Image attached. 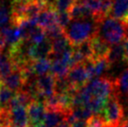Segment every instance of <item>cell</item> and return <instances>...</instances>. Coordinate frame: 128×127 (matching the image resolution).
I'll return each mask as SVG.
<instances>
[{"label": "cell", "instance_id": "obj_11", "mask_svg": "<svg viewBox=\"0 0 128 127\" xmlns=\"http://www.w3.org/2000/svg\"><path fill=\"white\" fill-rule=\"evenodd\" d=\"M71 110H64L63 108L47 110L43 125L45 127H57L64 122L68 120Z\"/></svg>", "mask_w": 128, "mask_h": 127}, {"label": "cell", "instance_id": "obj_14", "mask_svg": "<svg viewBox=\"0 0 128 127\" xmlns=\"http://www.w3.org/2000/svg\"><path fill=\"white\" fill-rule=\"evenodd\" d=\"M24 82L25 76L24 74V71L20 68H15L7 78L1 81L2 84L14 92H20L24 87Z\"/></svg>", "mask_w": 128, "mask_h": 127}, {"label": "cell", "instance_id": "obj_26", "mask_svg": "<svg viewBox=\"0 0 128 127\" xmlns=\"http://www.w3.org/2000/svg\"><path fill=\"white\" fill-rule=\"evenodd\" d=\"M76 2V0H54L52 6L58 12L68 11Z\"/></svg>", "mask_w": 128, "mask_h": 127}, {"label": "cell", "instance_id": "obj_22", "mask_svg": "<svg viewBox=\"0 0 128 127\" xmlns=\"http://www.w3.org/2000/svg\"><path fill=\"white\" fill-rule=\"evenodd\" d=\"M108 60L110 64H116L119 62L124 61V49H122V44H117L110 48V53L108 55Z\"/></svg>", "mask_w": 128, "mask_h": 127}, {"label": "cell", "instance_id": "obj_24", "mask_svg": "<svg viewBox=\"0 0 128 127\" xmlns=\"http://www.w3.org/2000/svg\"><path fill=\"white\" fill-rule=\"evenodd\" d=\"M115 81L119 94L122 92L128 96V68L122 71L117 80H115Z\"/></svg>", "mask_w": 128, "mask_h": 127}, {"label": "cell", "instance_id": "obj_21", "mask_svg": "<svg viewBox=\"0 0 128 127\" xmlns=\"http://www.w3.org/2000/svg\"><path fill=\"white\" fill-rule=\"evenodd\" d=\"M70 46L72 45L68 39L66 34H64L52 41V54H60L64 52L66 50H68Z\"/></svg>", "mask_w": 128, "mask_h": 127}, {"label": "cell", "instance_id": "obj_20", "mask_svg": "<svg viewBox=\"0 0 128 127\" xmlns=\"http://www.w3.org/2000/svg\"><path fill=\"white\" fill-rule=\"evenodd\" d=\"M14 96V92L0 83V110H10V105Z\"/></svg>", "mask_w": 128, "mask_h": 127}, {"label": "cell", "instance_id": "obj_19", "mask_svg": "<svg viewBox=\"0 0 128 127\" xmlns=\"http://www.w3.org/2000/svg\"><path fill=\"white\" fill-rule=\"evenodd\" d=\"M50 66H52V63L48 58L39 59L32 62V70L36 77L49 74V72H50Z\"/></svg>", "mask_w": 128, "mask_h": 127}, {"label": "cell", "instance_id": "obj_32", "mask_svg": "<svg viewBox=\"0 0 128 127\" xmlns=\"http://www.w3.org/2000/svg\"><path fill=\"white\" fill-rule=\"evenodd\" d=\"M115 127H128V119L127 120H122L121 124H119L117 126H115Z\"/></svg>", "mask_w": 128, "mask_h": 127}, {"label": "cell", "instance_id": "obj_7", "mask_svg": "<svg viewBox=\"0 0 128 127\" xmlns=\"http://www.w3.org/2000/svg\"><path fill=\"white\" fill-rule=\"evenodd\" d=\"M83 66H84L86 71L88 73L89 80H92L94 78H100L104 73H106L108 69L110 68V64L107 58L96 61L90 59V60L85 61L83 63Z\"/></svg>", "mask_w": 128, "mask_h": 127}, {"label": "cell", "instance_id": "obj_25", "mask_svg": "<svg viewBox=\"0 0 128 127\" xmlns=\"http://www.w3.org/2000/svg\"><path fill=\"white\" fill-rule=\"evenodd\" d=\"M46 38L47 36L45 30L42 29L41 27H39L38 25H36V27H34L32 29V31L30 32L27 39H29L33 44H39L42 41H44Z\"/></svg>", "mask_w": 128, "mask_h": 127}, {"label": "cell", "instance_id": "obj_1", "mask_svg": "<svg viewBox=\"0 0 128 127\" xmlns=\"http://www.w3.org/2000/svg\"><path fill=\"white\" fill-rule=\"evenodd\" d=\"M117 92L115 80L108 78H94L78 90L75 95L73 108L83 106L88 108L94 115H101L108 100Z\"/></svg>", "mask_w": 128, "mask_h": 127}, {"label": "cell", "instance_id": "obj_16", "mask_svg": "<svg viewBox=\"0 0 128 127\" xmlns=\"http://www.w3.org/2000/svg\"><path fill=\"white\" fill-rule=\"evenodd\" d=\"M110 17L127 22H128V0H114L110 10Z\"/></svg>", "mask_w": 128, "mask_h": 127}, {"label": "cell", "instance_id": "obj_18", "mask_svg": "<svg viewBox=\"0 0 128 127\" xmlns=\"http://www.w3.org/2000/svg\"><path fill=\"white\" fill-rule=\"evenodd\" d=\"M15 69V66L7 53H0V81L7 78Z\"/></svg>", "mask_w": 128, "mask_h": 127}, {"label": "cell", "instance_id": "obj_12", "mask_svg": "<svg viewBox=\"0 0 128 127\" xmlns=\"http://www.w3.org/2000/svg\"><path fill=\"white\" fill-rule=\"evenodd\" d=\"M89 42L92 50V60L96 61L108 58V55L111 48L110 44L104 41L98 35L94 36Z\"/></svg>", "mask_w": 128, "mask_h": 127}, {"label": "cell", "instance_id": "obj_35", "mask_svg": "<svg viewBox=\"0 0 128 127\" xmlns=\"http://www.w3.org/2000/svg\"><path fill=\"white\" fill-rule=\"evenodd\" d=\"M125 33H126V36L128 38V22H125Z\"/></svg>", "mask_w": 128, "mask_h": 127}, {"label": "cell", "instance_id": "obj_8", "mask_svg": "<svg viewBox=\"0 0 128 127\" xmlns=\"http://www.w3.org/2000/svg\"><path fill=\"white\" fill-rule=\"evenodd\" d=\"M10 127H28L29 118L27 113V108L22 106H16L10 108L8 110Z\"/></svg>", "mask_w": 128, "mask_h": 127}, {"label": "cell", "instance_id": "obj_17", "mask_svg": "<svg viewBox=\"0 0 128 127\" xmlns=\"http://www.w3.org/2000/svg\"><path fill=\"white\" fill-rule=\"evenodd\" d=\"M68 13L71 17V20H85V19H96L94 15L88 8H86L84 5L75 2V4L68 10Z\"/></svg>", "mask_w": 128, "mask_h": 127}, {"label": "cell", "instance_id": "obj_10", "mask_svg": "<svg viewBox=\"0 0 128 127\" xmlns=\"http://www.w3.org/2000/svg\"><path fill=\"white\" fill-rule=\"evenodd\" d=\"M0 33L3 35L6 46L10 47V50L13 47L17 46L22 40H24V35L21 28L18 24L11 22L10 25L7 26L6 28L0 30Z\"/></svg>", "mask_w": 128, "mask_h": 127}, {"label": "cell", "instance_id": "obj_6", "mask_svg": "<svg viewBox=\"0 0 128 127\" xmlns=\"http://www.w3.org/2000/svg\"><path fill=\"white\" fill-rule=\"evenodd\" d=\"M47 108L43 103L33 101L27 106V113L29 118V124L33 127L42 126L46 116Z\"/></svg>", "mask_w": 128, "mask_h": 127}, {"label": "cell", "instance_id": "obj_23", "mask_svg": "<svg viewBox=\"0 0 128 127\" xmlns=\"http://www.w3.org/2000/svg\"><path fill=\"white\" fill-rule=\"evenodd\" d=\"M12 17H11V8H8L5 4L0 5V30L6 28L11 24Z\"/></svg>", "mask_w": 128, "mask_h": 127}, {"label": "cell", "instance_id": "obj_4", "mask_svg": "<svg viewBox=\"0 0 128 127\" xmlns=\"http://www.w3.org/2000/svg\"><path fill=\"white\" fill-rule=\"evenodd\" d=\"M101 116L107 124V127H115L121 124L124 117V110L119 99V92H115L110 97Z\"/></svg>", "mask_w": 128, "mask_h": 127}, {"label": "cell", "instance_id": "obj_34", "mask_svg": "<svg viewBox=\"0 0 128 127\" xmlns=\"http://www.w3.org/2000/svg\"><path fill=\"white\" fill-rule=\"evenodd\" d=\"M41 1H43V2H45V3L50 4V5H52V3H54V0H41Z\"/></svg>", "mask_w": 128, "mask_h": 127}, {"label": "cell", "instance_id": "obj_31", "mask_svg": "<svg viewBox=\"0 0 128 127\" xmlns=\"http://www.w3.org/2000/svg\"><path fill=\"white\" fill-rule=\"evenodd\" d=\"M122 49H124V62L128 64V38L124 39L122 42Z\"/></svg>", "mask_w": 128, "mask_h": 127}, {"label": "cell", "instance_id": "obj_5", "mask_svg": "<svg viewBox=\"0 0 128 127\" xmlns=\"http://www.w3.org/2000/svg\"><path fill=\"white\" fill-rule=\"evenodd\" d=\"M66 78H68L70 85L76 90L82 89L90 81L88 73H87L83 64L72 66L68 72Z\"/></svg>", "mask_w": 128, "mask_h": 127}, {"label": "cell", "instance_id": "obj_29", "mask_svg": "<svg viewBox=\"0 0 128 127\" xmlns=\"http://www.w3.org/2000/svg\"><path fill=\"white\" fill-rule=\"evenodd\" d=\"M88 127H107V124L101 115H94L87 120Z\"/></svg>", "mask_w": 128, "mask_h": 127}, {"label": "cell", "instance_id": "obj_13", "mask_svg": "<svg viewBox=\"0 0 128 127\" xmlns=\"http://www.w3.org/2000/svg\"><path fill=\"white\" fill-rule=\"evenodd\" d=\"M36 85L39 94L46 100L48 97L55 94V77L52 74H47L36 78Z\"/></svg>", "mask_w": 128, "mask_h": 127}, {"label": "cell", "instance_id": "obj_36", "mask_svg": "<svg viewBox=\"0 0 128 127\" xmlns=\"http://www.w3.org/2000/svg\"><path fill=\"white\" fill-rule=\"evenodd\" d=\"M102 2H108V3H113L114 0H101Z\"/></svg>", "mask_w": 128, "mask_h": 127}, {"label": "cell", "instance_id": "obj_28", "mask_svg": "<svg viewBox=\"0 0 128 127\" xmlns=\"http://www.w3.org/2000/svg\"><path fill=\"white\" fill-rule=\"evenodd\" d=\"M70 22H71V17L68 11H63V12L57 11V24L59 26H61L63 29H66Z\"/></svg>", "mask_w": 128, "mask_h": 127}, {"label": "cell", "instance_id": "obj_15", "mask_svg": "<svg viewBox=\"0 0 128 127\" xmlns=\"http://www.w3.org/2000/svg\"><path fill=\"white\" fill-rule=\"evenodd\" d=\"M52 53V41L46 38L39 44H33L30 52V58L32 61L39 59H47Z\"/></svg>", "mask_w": 128, "mask_h": 127}, {"label": "cell", "instance_id": "obj_27", "mask_svg": "<svg viewBox=\"0 0 128 127\" xmlns=\"http://www.w3.org/2000/svg\"><path fill=\"white\" fill-rule=\"evenodd\" d=\"M45 33H46L47 38L50 39V41H52L54 39L59 38V36H61L62 35H64V29H63L61 26L56 24V25H54V26H52L50 28L45 30Z\"/></svg>", "mask_w": 128, "mask_h": 127}, {"label": "cell", "instance_id": "obj_9", "mask_svg": "<svg viewBox=\"0 0 128 127\" xmlns=\"http://www.w3.org/2000/svg\"><path fill=\"white\" fill-rule=\"evenodd\" d=\"M36 22L39 27L44 30L57 24V11L52 5L47 4L36 17Z\"/></svg>", "mask_w": 128, "mask_h": 127}, {"label": "cell", "instance_id": "obj_30", "mask_svg": "<svg viewBox=\"0 0 128 127\" xmlns=\"http://www.w3.org/2000/svg\"><path fill=\"white\" fill-rule=\"evenodd\" d=\"M70 113H71V112H70ZM68 122H69V124H70V126H71V127H88L87 120H77V119L72 118L71 115H69V116H68Z\"/></svg>", "mask_w": 128, "mask_h": 127}, {"label": "cell", "instance_id": "obj_38", "mask_svg": "<svg viewBox=\"0 0 128 127\" xmlns=\"http://www.w3.org/2000/svg\"><path fill=\"white\" fill-rule=\"evenodd\" d=\"M0 127H4V126L2 125V124H0Z\"/></svg>", "mask_w": 128, "mask_h": 127}, {"label": "cell", "instance_id": "obj_37", "mask_svg": "<svg viewBox=\"0 0 128 127\" xmlns=\"http://www.w3.org/2000/svg\"><path fill=\"white\" fill-rule=\"evenodd\" d=\"M21 1H24V2H30V1H32V0H21Z\"/></svg>", "mask_w": 128, "mask_h": 127}, {"label": "cell", "instance_id": "obj_33", "mask_svg": "<svg viewBox=\"0 0 128 127\" xmlns=\"http://www.w3.org/2000/svg\"><path fill=\"white\" fill-rule=\"evenodd\" d=\"M57 127H71L70 126V124H69V122H68V120L66 122H64L62 124H60L59 126H57Z\"/></svg>", "mask_w": 128, "mask_h": 127}, {"label": "cell", "instance_id": "obj_2", "mask_svg": "<svg viewBox=\"0 0 128 127\" xmlns=\"http://www.w3.org/2000/svg\"><path fill=\"white\" fill-rule=\"evenodd\" d=\"M99 22L96 19L75 20L64 29V34L72 46L87 42L98 34Z\"/></svg>", "mask_w": 128, "mask_h": 127}, {"label": "cell", "instance_id": "obj_3", "mask_svg": "<svg viewBox=\"0 0 128 127\" xmlns=\"http://www.w3.org/2000/svg\"><path fill=\"white\" fill-rule=\"evenodd\" d=\"M97 35L111 46L120 44L126 36L125 24L113 17L107 16L99 22Z\"/></svg>", "mask_w": 128, "mask_h": 127}, {"label": "cell", "instance_id": "obj_39", "mask_svg": "<svg viewBox=\"0 0 128 127\" xmlns=\"http://www.w3.org/2000/svg\"><path fill=\"white\" fill-rule=\"evenodd\" d=\"M0 83H1V82H0Z\"/></svg>", "mask_w": 128, "mask_h": 127}]
</instances>
